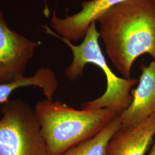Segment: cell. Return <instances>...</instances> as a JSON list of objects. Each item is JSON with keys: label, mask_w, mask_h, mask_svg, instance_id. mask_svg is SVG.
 <instances>
[{"label": "cell", "mask_w": 155, "mask_h": 155, "mask_svg": "<svg viewBox=\"0 0 155 155\" xmlns=\"http://www.w3.org/2000/svg\"><path fill=\"white\" fill-rule=\"evenodd\" d=\"M155 137V114L139 125L120 127L107 145L106 155H145Z\"/></svg>", "instance_id": "8"}, {"label": "cell", "mask_w": 155, "mask_h": 155, "mask_svg": "<svg viewBox=\"0 0 155 155\" xmlns=\"http://www.w3.org/2000/svg\"><path fill=\"white\" fill-rule=\"evenodd\" d=\"M40 44V41L31 40L11 30L0 9V84L23 77Z\"/></svg>", "instance_id": "5"}, {"label": "cell", "mask_w": 155, "mask_h": 155, "mask_svg": "<svg viewBox=\"0 0 155 155\" xmlns=\"http://www.w3.org/2000/svg\"><path fill=\"white\" fill-rule=\"evenodd\" d=\"M120 114L91 139L68 150L61 155H106L107 145L121 127Z\"/></svg>", "instance_id": "10"}, {"label": "cell", "mask_w": 155, "mask_h": 155, "mask_svg": "<svg viewBox=\"0 0 155 155\" xmlns=\"http://www.w3.org/2000/svg\"><path fill=\"white\" fill-rule=\"evenodd\" d=\"M128 0H89L82 2L81 9L77 13L59 18L54 12L51 18L56 33L71 42L83 39L90 25L113 7Z\"/></svg>", "instance_id": "6"}, {"label": "cell", "mask_w": 155, "mask_h": 155, "mask_svg": "<svg viewBox=\"0 0 155 155\" xmlns=\"http://www.w3.org/2000/svg\"><path fill=\"white\" fill-rule=\"evenodd\" d=\"M148 155H155V140H154V141H153V145H152V147L150 150V153Z\"/></svg>", "instance_id": "11"}, {"label": "cell", "mask_w": 155, "mask_h": 155, "mask_svg": "<svg viewBox=\"0 0 155 155\" xmlns=\"http://www.w3.org/2000/svg\"><path fill=\"white\" fill-rule=\"evenodd\" d=\"M48 155H61L91 139L119 114L111 108L78 110L61 101H39L34 107Z\"/></svg>", "instance_id": "2"}, {"label": "cell", "mask_w": 155, "mask_h": 155, "mask_svg": "<svg viewBox=\"0 0 155 155\" xmlns=\"http://www.w3.org/2000/svg\"><path fill=\"white\" fill-rule=\"evenodd\" d=\"M28 86L38 87L42 90L47 100H53L58 82L55 74L51 68H41L32 76H23L11 82L0 84V104L9 100V97L16 89Z\"/></svg>", "instance_id": "9"}, {"label": "cell", "mask_w": 155, "mask_h": 155, "mask_svg": "<svg viewBox=\"0 0 155 155\" xmlns=\"http://www.w3.org/2000/svg\"><path fill=\"white\" fill-rule=\"evenodd\" d=\"M137 87L131 91V104L120 114L121 127H135L155 114V61L142 64Z\"/></svg>", "instance_id": "7"}, {"label": "cell", "mask_w": 155, "mask_h": 155, "mask_svg": "<svg viewBox=\"0 0 155 155\" xmlns=\"http://www.w3.org/2000/svg\"><path fill=\"white\" fill-rule=\"evenodd\" d=\"M44 28L47 33L60 39L72 51L71 63L64 70V75L68 80L75 81L81 77L87 64L97 66L105 74L107 81L105 92L99 98L84 103L82 109L108 107L121 114L132 101L133 97L130 91L137 83V80L118 77L111 70L100 46V33L97 28V23L93 22L90 25L83 41L79 45H73L70 41L62 38L48 26Z\"/></svg>", "instance_id": "3"}, {"label": "cell", "mask_w": 155, "mask_h": 155, "mask_svg": "<svg viewBox=\"0 0 155 155\" xmlns=\"http://www.w3.org/2000/svg\"><path fill=\"white\" fill-rule=\"evenodd\" d=\"M97 22L107 55L124 78H131L140 56L147 54L155 61V0H128Z\"/></svg>", "instance_id": "1"}, {"label": "cell", "mask_w": 155, "mask_h": 155, "mask_svg": "<svg viewBox=\"0 0 155 155\" xmlns=\"http://www.w3.org/2000/svg\"><path fill=\"white\" fill-rule=\"evenodd\" d=\"M0 155H48L35 109L20 99L1 105Z\"/></svg>", "instance_id": "4"}]
</instances>
